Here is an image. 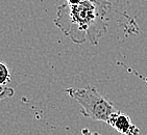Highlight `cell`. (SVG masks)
<instances>
[{"label": "cell", "mask_w": 147, "mask_h": 135, "mask_svg": "<svg viewBox=\"0 0 147 135\" xmlns=\"http://www.w3.org/2000/svg\"><path fill=\"white\" fill-rule=\"evenodd\" d=\"M110 0H65L57 7L54 25L77 45H97L108 31Z\"/></svg>", "instance_id": "obj_1"}, {"label": "cell", "mask_w": 147, "mask_h": 135, "mask_svg": "<svg viewBox=\"0 0 147 135\" xmlns=\"http://www.w3.org/2000/svg\"><path fill=\"white\" fill-rule=\"evenodd\" d=\"M66 93L80 105V114L92 121L107 123L115 107L99 94L94 85H87L82 88H67Z\"/></svg>", "instance_id": "obj_2"}, {"label": "cell", "mask_w": 147, "mask_h": 135, "mask_svg": "<svg viewBox=\"0 0 147 135\" xmlns=\"http://www.w3.org/2000/svg\"><path fill=\"white\" fill-rule=\"evenodd\" d=\"M108 124L117 132L123 135H139L140 129L134 124L130 118L125 113L115 110L108 121Z\"/></svg>", "instance_id": "obj_3"}, {"label": "cell", "mask_w": 147, "mask_h": 135, "mask_svg": "<svg viewBox=\"0 0 147 135\" xmlns=\"http://www.w3.org/2000/svg\"><path fill=\"white\" fill-rule=\"evenodd\" d=\"M11 72L9 67L4 62L0 61V87L6 86L7 83L11 81Z\"/></svg>", "instance_id": "obj_4"}, {"label": "cell", "mask_w": 147, "mask_h": 135, "mask_svg": "<svg viewBox=\"0 0 147 135\" xmlns=\"http://www.w3.org/2000/svg\"><path fill=\"white\" fill-rule=\"evenodd\" d=\"M14 95H15V90L13 87H7V86L0 87V101H3V100L11 98V97H14Z\"/></svg>", "instance_id": "obj_5"}, {"label": "cell", "mask_w": 147, "mask_h": 135, "mask_svg": "<svg viewBox=\"0 0 147 135\" xmlns=\"http://www.w3.org/2000/svg\"><path fill=\"white\" fill-rule=\"evenodd\" d=\"M82 135H101L99 132H95V131H91L88 128H84V129L80 131Z\"/></svg>", "instance_id": "obj_6"}]
</instances>
